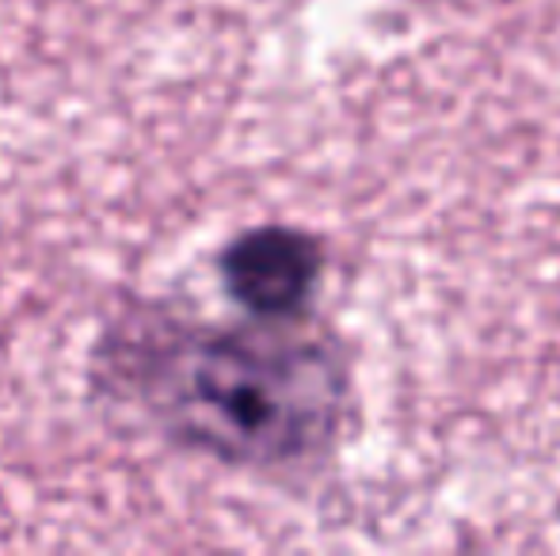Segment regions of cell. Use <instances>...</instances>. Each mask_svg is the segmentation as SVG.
Listing matches in <instances>:
<instances>
[{"label":"cell","instance_id":"6da1fadb","mask_svg":"<svg viewBox=\"0 0 560 556\" xmlns=\"http://www.w3.org/2000/svg\"><path fill=\"white\" fill-rule=\"evenodd\" d=\"M320 256L294 229H256L225 256L229 294L252 317H290L310 301Z\"/></svg>","mask_w":560,"mask_h":556}]
</instances>
